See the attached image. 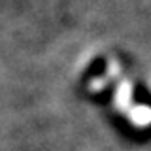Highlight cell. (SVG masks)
<instances>
[{
    "mask_svg": "<svg viewBox=\"0 0 151 151\" xmlns=\"http://www.w3.org/2000/svg\"><path fill=\"white\" fill-rule=\"evenodd\" d=\"M119 72H121L119 64H117L115 60H111V63H110V68H108V72L104 74L102 78H98V79H93V81L89 83V89H93L94 93H98V91H100V89L104 87V85H108V83L111 81V78H113V76H115V74H119Z\"/></svg>",
    "mask_w": 151,
    "mask_h": 151,
    "instance_id": "cell-3",
    "label": "cell"
},
{
    "mask_svg": "<svg viewBox=\"0 0 151 151\" xmlns=\"http://www.w3.org/2000/svg\"><path fill=\"white\" fill-rule=\"evenodd\" d=\"M132 83L129 79H121L117 83L115 89V96H113V104H115L117 111H127L132 106Z\"/></svg>",
    "mask_w": 151,
    "mask_h": 151,
    "instance_id": "cell-2",
    "label": "cell"
},
{
    "mask_svg": "<svg viewBox=\"0 0 151 151\" xmlns=\"http://www.w3.org/2000/svg\"><path fill=\"white\" fill-rule=\"evenodd\" d=\"M127 117H129L132 127H138V129H145L151 125V106L147 104H136L130 106L127 110Z\"/></svg>",
    "mask_w": 151,
    "mask_h": 151,
    "instance_id": "cell-1",
    "label": "cell"
}]
</instances>
